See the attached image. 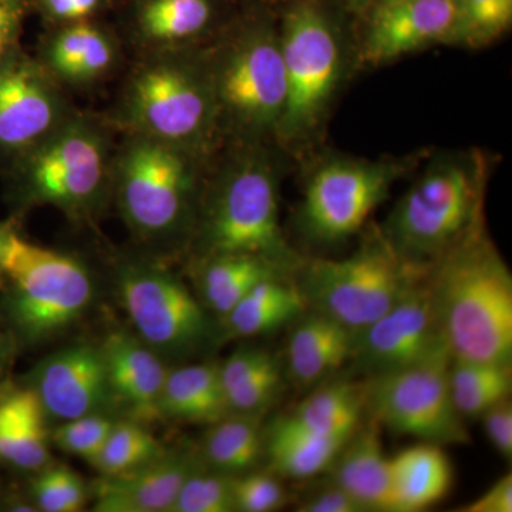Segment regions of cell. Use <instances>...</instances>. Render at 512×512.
Segmentation results:
<instances>
[{
  "mask_svg": "<svg viewBox=\"0 0 512 512\" xmlns=\"http://www.w3.org/2000/svg\"><path fill=\"white\" fill-rule=\"evenodd\" d=\"M106 357L113 402L128 419L150 424L163 419L161 393L168 369L161 356L127 332L110 333L101 346Z\"/></svg>",
  "mask_w": 512,
  "mask_h": 512,
  "instance_id": "ac0fdd59",
  "label": "cell"
},
{
  "mask_svg": "<svg viewBox=\"0 0 512 512\" xmlns=\"http://www.w3.org/2000/svg\"><path fill=\"white\" fill-rule=\"evenodd\" d=\"M308 311L301 289L291 276H274L256 284L222 318L227 335L254 338L291 325Z\"/></svg>",
  "mask_w": 512,
  "mask_h": 512,
  "instance_id": "cb8c5ba5",
  "label": "cell"
},
{
  "mask_svg": "<svg viewBox=\"0 0 512 512\" xmlns=\"http://www.w3.org/2000/svg\"><path fill=\"white\" fill-rule=\"evenodd\" d=\"M332 484L355 498L365 511L396 512L392 458L387 457L375 419L362 423L328 468Z\"/></svg>",
  "mask_w": 512,
  "mask_h": 512,
  "instance_id": "ffe728a7",
  "label": "cell"
},
{
  "mask_svg": "<svg viewBox=\"0 0 512 512\" xmlns=\"http://www.w3.org/2000/svg\"><path fill=\"white\" fill-rule=\"evenodd\" d=\"M274 276H295V272L259 256L207 255L198 272L201 303L222 319L256 284Z\"/></svg>",
  "mask_w": 512,
  "mask_h": 512,
  "instance_id": "484cf974",
  "label": "cell"
},
{
  "mask_svg": "<svg viewBox=\"0 0 512 512\" xmlns=\"http://www.w3.org/2000/svg\"><path fill=\"white\" fill-rule=\"evenodd\" d=\"M458 46L483 49L507 35L512 26V0H456Z\"/></svg>",
  "mask_w": 512,
  "mask_h": 512,
  "instance_id": "836d02e7",
  "label": "cell"
},
{
  "mask_svg": "<svg viewBox=\"0 0 512 512\" xmlns=\"http://www.w3.org/2000/svg\"><path fill=\"white\" fill-rule=\"evenodd\" d=\"M396 512H419L447 497L454 471L440 444L420 441L392 457Z\"/></svg>",
  "mask_w": 512,
  "mask_h": 512,
  "instance_id": "603a6c76",
  "label": "cell"
},
{
  "mask_svg": "<svg viewBox=\"0 0 512 512\" xmlns=\"http://www.w3.org/2000/svg\"><path fill=\"white\" fill-rule=\"evenodd\" d=\"M429 281L453 359L512 363V275L485 225L441 256Z\"/></svg>",
  "mask_w": 512,
  "mask_h": 512,
  "instance_id": "3957f363",
  "label": "cell"
},
{
  "mask_svg": "<svg viewBox=\"0 0 512 512\" xmlns=\"http://www.w3.org/2000/svg\"><path fill=\"white\" fill-rule=\"evenodd\" d=\"M212 16L211 0H150L141 13V26L151 39L178 42L204 32Z\"/></svg>",
  "mask_w": 512,
  "mask_h": 512,
  "instance_id": "1f68e13d",
  "label": "cell"
},
{
  "mask_svg": "<svg viewBox=\"0 0 512 512\" xmlns=\"http://www.w3.org/2000/svg\"><path fill=\"white\" fill-rule=\"evenodd\" d=\"M3 360H5V346H3L2 336H0V372H2Z\"/></svg>",
  "mask_w": 512,
  "mask_h": 512,
  "instance_id": "681fc988",
  "label": "cell"
},
{
  "mask_svg": "<svg viewBox=\"0 0 512 512\" xmlns=\"http://www.w3.org/2000/svg\"><path fill=\"white\" fill-rule=\"evenodd\" d=\"M15 416L16 454L13 466L40 471L49 461L46 413L33 389L10 394Z\"/></svg>",
  "mask_w": 512,
  "mask_h": 512,
  "instance_id": "d6a6232c",
  "label": "cell"
},
{
  "mask_svg": "<svg viewBox=\"0 0 512 512\" xmlns=\"http://www.w3.org/2000/svg\"><path fill=\"white\" fill-rule=\"evenodd\" d=\"M0 269L13 286L12 312L26 338L55 335L92 303V276L72 256L30 244L13 232Z\"/></svg>",
  "mask_w": 512,
  "mask_h": 512,
  "instance_id": "9c48e42d",
  "label": "cell"
},
{
  "mask_svg": "<svg viewBox=\"0 0 512 512\" xmlns=\"http://www.w3.org/2000/svg\"><path fill=\"white\" fill-rule=\"evenodd\" d=\"M57 103L35 67L9 64L0 70V147L23 148L55 126Z\"/></svg>",
  "mask_w": 512,
  "mask_h": 512,
  "instance_id": "44dd1931",
  "label": "cell"
},
{
  "mask_svg": "<svg viewBox=\"0 0 512 512\" xmlns=\"http://www.w3.org/2000/svg\"><path fill=\"white\" fill-rule=\"evenodd\" d=\"M47 417L69 421L106 413L113 402L101 346L79 343L46 357L32 387Z\"/></svg>",
  "mask_w": 512,
  "mask_h": 512,
  "instance_id": "2e32d148",
  "label": "cell"
},
{
  "mask_svg": "<svg viewBox=\"0 0 512 512\" xmlns=\"http://www.w3.org/2000/svg\"><path fill=\"white\" fill-rule=\"evenodd\" d=\"M346 441L319 436L285 416L265 431V457L278 476L306 480L328 471Z\"/></svg>",
  "mask_w": 512,
  "mask_h": 512,
  "instance_id": "4316f807",
  "label": "cell"
},
{
  "mask_svg": "<svg viewBox=\"0 0 512 512\" xmlns=\"http://www.w3.org/2000/svg\"><path fill=\"white\" fill-rule=\"evenodd\" d=\"M116 421L104 413L63 421L53 433V441L64 453L84 458L90 464L99 456Z\"/></svg>",
  "mask_w": 512,
  "mask_h": 512,
  "instance_id": "8d00e7d4",
  "label": "cell"
},
{
  "mask_svg": "<svg viewBox=\"0 0 512 512\" xmlns=\"http://www.w3.org/2000/svg\"><path fill=\"white\" fill-rule=\"evenodd\" d=\"M420 161V157L372 160L340 154L318 158L303 187L299 231L318 245H335L352 238L389 198L393 185Z\"/></svg>",
  "mask_w": 512,
  "mask_h": 512,
  "instance_id": "52a82bcc",
  "label": "cell"
},
{
  "mask_svg": "<svg viewBox=\"0 0 512 512\" xmlns=\"http://www.w3.org/2000/svg\"><path fill=\"white\" fill-rule=\"evenodd\" d=\"M165 451L163 444L146 429V424L120 420L114 423L92 466L103 477L121 476L146 466L163 456Z\"/></svg>",
  "mask_w": 512,
  "mask_h": 512,
  "instance_id": "4dcf8cb0",
  "label": "cell"
},
{
  "mask_svg": "<svg viewBox=\"0 0 512 512\" xmlns=\"http://www.w3.org/2000/svg\"><path fill=\"white\" fill-rule=\"evenodd\" d=\"M434 46H458L456 0H392L353 19L355 70L386 66Z\"/></svg>",
  "mask_w": 512,
  "mask_h": 512,
  "instance_id": "4fadbf2b",
  "label": "cell"
},
{
  "mask_svg": "<svg viewBox=\"0 0 512 512\" xmlns=\"http://www.w3.org/2000/svg\"><path fill=\"white\" fill-rule=\"evenodd\" d=\"M12 234L13 232L6 225L0 224V265H2L3 256L6 254Z\"/></svg>",
  "mask_w": 512,
  "mask_h": 512,
  "instance_id": "7dc6e473",
  "label": "cell"
},
{
  "mask_svg": "<svg viewBox=\"0 0 512 512\" xmlns=\"http://www.w3.org/2000/svg\"><path fill=\"white\" fill-rule=\"evenodd\" d=\"M392 2V0H340L343 8L348 10L353 19L357 16L363 15L367 10L376 8V6L383 5V3Z\"/></svg>",
  "mask_w": 512,
  "mask_h": 512,
  "instance_id": "bcb514c9",
  "label": "cell"
},
{
  "mask_svg": "<svg viewBox=\"0 0 512 512\" xmlns=\"http://www.w3.org/2000/svg\"><path fill=\"white\" fill-rule=\"evenodd\" d=\"M229 414L261 419L284 390V367L271 352L244 346L220 363Z\"/></svg>",
  "mask_w": 512,
  "mask_h": 512,
  "instance_id": "7402d4cb",
  "label": "cell"
},
{
  "mask_svg": "<svg viewBox=\"0 0 512 512\" xmlns=\"http://www.w3.org/2000/svg\"><path fill=\"white\" fill-rule=\"evenodd\" d=\"M202 460L187 450L165 451L146 466L101 477L94 484V511L170 512L187 478Z\"/></svg>",
  "mask_w": 512,
  "mask_h": 512,
  "instance_id": "e0dca14e",
  "label": "cell"
},
{
  "mask_svg": "<svg viewBox=\"0 0 512 512\" xmlns=\"http://www.w3.org/2000/svg\"><path fill=\"white\" fill-rule=\"evenodd\" d=\"M429 271L407 264L375 228L346 258L302 261L295 282L309 309L335 319L356 335Z\"/></svg>",
  "mask_w": 512,
  "mask_h": 512,
  "instance_id": "8992f818",
  "label": "cell"
},
{
  "mask_svg": "<svg viewBox=\"0 0 512 512\" xmlns=\"http://www.w3.org/2000/svg\"><path fill=\"white\" fill-rule=\"evenodd\" d=\"M160 409L163 417L207 426L228 416L220 363H195L168 370Z\"/></svg>",
  "mask_w": 512,
  "mask_h": 512,
  "instance_id": "d4e9b609",
  "label": "cell"
},
{
  "mask_svg": "<svg viewBox=\"0 0 512 512\" xmlns=\"http://www.w3.org/2000/svg\"><path fill=\"white\" fill-rule=\"evenodd\" d=\"M490 165L477 148L427 158L379 228L394 252L407 264L431 268L483 227Z\"/></svg>",
  "mask_w": 512,
  "mask_h": 512,
  "instance_id": "7a4b0ae2",
  "label": "cell"
},
{
  "mask_svg": "<svg viewBox=\"0 0 512 512\" xmlns=\"http://www.w3.org/2000/svg\"><path fill=\"white\" fill-rule=\"evenodd\" d=\"M448 349L412 366L393 370L365 383L367 413L402 436L440 446L467 444L470 434L451 397Z\"/></svg>",
  "mask_w": 512,
  "mask_h": 512,
  "instance_id": "30bf717a",
  "label": "cell"
},
{
  "mask_svg": "<svg viewBox=\"0 0 512 512\" xmlns=\"http://www.w3.org/2000/svg\"><path fill=\"white\" fill-rule=\"evenodd\" d=\"M278 161L265 143L241 144L212 184L201 222L207 255H252L296 272L302 264L279 224Z\"/></svg>",
  "mask_w": 512,
  "mask_h": 512,
  "instance_id": "277c9868",
  "label": "cell"
},
{
  "mask_svg": "<svg viewBox=\"0 0 512 512\" xmlns=\"http://www.w3.org/2000/svg\"><path fill=\"white\" fill-rule=\"evenodd\" d=\"M448 380L458 414L464 420L480 419L495 404L510 397L512 363L451 357Z\"/></svg>",
  "mask_w": 512,
  "mask_h": 512,
  "instance_id": "f546056e",
  "label": "cell"
},
{
  "mask_svg": "<svg viewBox=\"0 0 512 512\" xmlns=\"http://www.w3.org/2000/svg\"><path fill=\"white\" fill-rule=\"evenodd\" d=\"M429 272L414 282L389 311L356 333L350 363L360 375L369 379L384 375L447 349L434 308Z\"/></svg>",
  "mask_w": 512,
  "mask_h": 512,
  "instance_id": "5bb4252c",
  "label": "cell"
},
{
  "mask_svg": "<svg viewBox=\"0 0 512 512\" xmlns=\"http://www.w3.org/2000/svg\"><path fill=\"white\" fill-rule=\"evenodd\" d=\"M286 100L275 141L289 154L315 146L353 69V19L340 0H282L276 10Z\"/></svg>",
  "mask_w": 512,
  "mask_h": 512,
  "instance_id": "6da1fadb",
  "label": "cell"
},
{
  "mask_svg": "<svg viewBox=\"0 0 512 512\" xmlns=\"http://www.w3.org/2000/svg\"><path fill=\"white\" fill-rule=\"evenodd\" d=\"M232 477L198 467L181 487L170 512H232Z\"/></svg>",
  "mask_w": 512,
  "mask_h": 512,
  "instance_id": "e575fe53",
  "label": "cell"
},
{
  "mask_svg": "<svg viewBox=\"0 0 512 512\" xmlns=\"http://www.w3.org/2000/svg\"><path fill=\"white\" fill-rule=\"evenodd\" d=\"M296 511L301 512H365L355 498L350 497L338 485L330 483L328 487L320 488L309 494L298 504Z\"/></svg>",
  "mask_w": 512,
  "mask_h": 512,
  "instance_id": "60d3db41",
  "label": "cell"
},
{
  "mask_svg": "<svg viewBox=\"0 0 512 512\" xmlns=\"http://www.w3.org/2000/svg\"><path fill=\"white\" fill-rule=\"evenodd\" d=\"M111 62H113V47H111L109 39L100 33L93 45L84 53L72 80L94 79L99 74L106 72Z\"/></svg>",
  "mask_w": 512,
  "mask_h": 512,
  "instance_id": "7bdbcfd3",
  "label": "cell"
},
{
  "mask_svg": "<svg viewBox=\"0 0 512 512\" xmlns=\"http://www.w3.org/2000/svg\"><path fill=\"white\" fill-rule=\"evenodd\" d=\"M463 512H512V476L498 478L480 497L463 507Z\"/></svg>",
  "mask_w": 512,
  "mask_h": 512,
  "instance_id": "b9f144b4",
  "label": "cell"
},
{
  "mask_svg": "<svg viewBox=\"0 0 512 512\" xmlns=\"http://www.w3.org/2000/svg\"><path fill=\"white\" fill-rule=\"evenodd\" d=\"M291 325L285 349V370L301 389L326 382L352 359L355 333L335 319L308 308Z\"/></svg>",
  "mask_w": 512,
  "mask_h": 512,
  "instance_id": "d6986e66",
  "label": "cell"
},
{
  "mask_svg": "<svg viewBox=\"0 0 512 512\" xmlns=\"http://www.w3.org/2000/svg\"><path fill=\"white\" fill-rule=\"evenodd\" d=\"M366 412L365 384L343 379L320 383L288 417L319 436L349 440Z\"/></svg>",
  "mask_w": 512,
  "mask_h": 512,
  "instance_id": "83f0119b",
  "label": "cell"
},
{
  "mask_svg": "<svg viewBox=\"0 0 512 512\" xmlns=\"http://www.w3.org/2000/svg\"><path fill=\"white\" fill-rule=\"evenodd\" d=\"M128 111L143 136L200 151L220 128L207 60L170 59L144 67L131 84Z\"/></svg>",
  "mask_w": 512,
  "mask_h": 512,
  "instance_id": "ba28073f",
  "label": "cell"
},
{
  "mask_svg": "<svg viewBox=\"0 0 512 512\" xmlns=\"http://www.w3.org/2000/svg\"><path fill=\"white\" fill-rule=\"evenodd\" d=\"M235 511L272 512L281 510L289 500L288 491L275 476L249 473L232 477Z\"/></svg>",
  "mask_w": 512,
  "mask_h": 512,
  "instance_id": "74e56055",
  "label": "cell"
},
{
  "mask_svg": "<svg viewBox=\"0 0 512 512\" xmlns=\"http://www.w3.org/2000/svg\"><path fill=\"white\" fill-rule=\"evenodd\" d=\"M218 127L241 144L275 140L286 100V77L274 10L245 20L207 60Z\"/></svg>",
  "mask_w": 512,
  "mask_h": 512,
  "instance_id": "5b68a950",
  "label": "cell"
},
{
  "mask_svg": "<svg viewBox=\"0 0 512 512\" xmlns=\"http://www.w3.org/2000/svg\"><path fill=\"white\" fill-rule=\"evenodd\" d=\"M47 10L59 19H80L74 0H43Z\"/></svg>",
  "mask_w": 512,
  "mask_h": 512,
  "instance_id": "f6af8a7d",
  "label": "cell"
},
{
  "mask_svg": "<svg viewBox=\"0 0 512 512\" xmlns=\"http://www.w3.org/2000/svg\"><path fill=\"white\" fill-rule=\"evenodd\" d=\"M23 15V0H0V59L12 43Z\"/></svg>",
  "mask_w": 512,
  "mask_h": 512,
  "instance_id": "ee69618b",
  "label": "cell"
},
{
  "mask_svg": "<svg viewBox=\"0 0 512 512\" xmlns=\"http://www.w3.org/2000/svg\"><path fill=\"white\" fill-rule=\"evenodd\" d=\"M74 3H76L77 10H79L80 18H84L96 8L99 0H74Z\"/></svg>",
  "mask_w": 512,
  "mask_h": 512,
  "instance_id": "c3c4849f",
  "label": "cell"
},
{
  "mask_svg": "<svg viewBox=\"0 0 512 512\" xmlns=\"http://www.w3.org/2000/svg\"><path fill=\"white\" fill-rule=\"evenodd\" d=\"M485 436L494 450L510 461L512 457V403L510 397L495 404L480 417Z\"/></svg>",
  "mask_w": 512,
  "mask_h": 512,
  "instance_id": "ab89813d",
  "label": "cell"
},
{
  "mask_svg": "<svg viewBox=\"0 0 512 512\" xmlns=\"http://www.w3.org/2000/svg\"><path fill=\"white\" fill-rule=\"evenodd\" d=\"M201 446L205 467L235 477L254 471L265 457V430L261 419L228 414L211 424Z\"/></svg>",
  "mask_w": 512,
  "mask_h": 512,
  "instance_id": "f1b7e54d",
  "label": "cell"
},
{
  "mask_svg": "<svg viewBox=\"0 0 512 512\" xmlns=\"http://www.w3.org/2000/svg\"><path fill=\"white\" fill-rule=\"evenodd\" d=\"M119 291L138 338L158 355H190L211 338L207 309L170 272L150 265L126 266Z\"/></svg>",
  "mask_w": 512,
  "mask_h": 512,
  "instance_id": "7c38bea8",
  "label": "cell"
},
{
  "mask_svg": "<svg viewBox=\"0 0 512 512\" xmlns=\"http://www.w3.org/2000/svg\"><path fill=\"white\" fill-rule=\"evenodd\" d=\"M33 481V497L39 510L46 512L82 511L87 491L79 474L64 466L45 467Z\"/></svg>",
  "mask_w": 512,
  "mask_h": 512,
  "instance_id": "d590c367",
  "label": "cell"
},
{
  "mask_svg": "<svg viewBox=\"0 0 512 512\" xmlns=\"http://www.w3.org/2000/svg\"><path fill=\"white\" fill-rule=\"evenodd\" d=\"M194 153L143 136L119 164L121 212L144 238H163L183 224L195 191Z\"/></svg>",
  "mask_w": 512,
  "mask_h": 512,
  "instance_id": "8fae6325",
  "label": "cell"
},
{
  "mask_svg": "<svg viewBox=\"0 0 512 512\" xmlns=\"http://www.w3.org/2000/svg\"><path fill=\"white\" fill-rule=\"evenodd\" d=\"M103 138L86 124H70L37 150L28 170L35 200L82 211L99 197L106 178Z\"/></svg>",
  "mask_w": 512,
  "mask_h": 512,
  "instance_id": "9a60e30c",
  "label": "cell"
},
{
  "mask_svg": "<svg viewBox=\"0 0 512 512\" xmlns=\"http://www.w3.org/2000/svg\"><path fill=\"white\" fill-rule=\"evenodd\" d=\"M100 33V30L89 25H76L63 30L50 46L49 57L53 69L67 79H73L84 53Z\"/></svg>",
  "mask_w": 512,
  "mask_h": 512,
  "instance_id": "f35d334b",
  "label": "cell"
}]
</instances>
